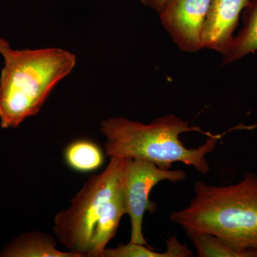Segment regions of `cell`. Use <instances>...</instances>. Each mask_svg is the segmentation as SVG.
<instances>
[{"instance_id": "cell-12", "label": "cell", "mask_w": 257, "mask_h": 257, "mask_svg": "<svg viewBox=\"0 0 257 257\" xmlns=\"http://www.w3.org/2000/svg\"><path fill=\"white\" fill-rule=\"evenodd\" d=\"M167 250L162 252L155 251L150 245L140 244L130 241L119 243L114 248H105L103 257H192L194 253L187 245L179 241L176 236H172L166 242Z\"/></svg>"}, {"instance_id": "cell-9", "label": "cell", "mask_w": 257, "mask_h": 257, "mask_svg": "<svg viewBox=\"0 0 257 257\" xmlns=\"http://www.w3.org/2000/svg\"><path fill=\"white\" fill-rule=\"evenodd\" d=\"M3 257H80L69 251L57 248V241L50 234L32 231L20 235L1 251Z\"/></svg>"}, {"instance_id": "cell-15", "label": "cell", "mask_w": 257, "mask_h": 257, "mask_svg": "<svg viewBox=\"0 0 257 257\" xmlns=\"http://www.w3.org/2000/svg\"><path fill=\"white\" fill-rule=\"evenodd\" d=\"M10 48L9 42L0 37V54L3 55L7 50Z\"/></svg>"}, {"instance_id": "cell-8", "label": "cell", "mask_w": 257, "mask_h": 257, "mask_svg": "<svg viewBox=\"0 0 257 257\" xmlns=\"http://www.w3.org/2000/svg\"><path fill=\"white\" fill-rule=\"evenodd\" d=\"M125 214L126 210L122 180L121 187L109 200L94 228L87 257H103L106 245L114 237L121 217Z\"/></svg>"}, {"instance_id": "cell-7", "label": "cell", "mask_w": 257, "mask_h": 257, "mask_svg": "<svg viewBox=\"0 0 257 257\" xmlns=\"http://www.w3.org/2000/svg\"><path fill=\"white\" fill-rule=\"evenodd\" d=\"M249 1L211 0L202 31L203 49L224 55L234 39L240 15Z\"/></svg>"}, {"instance_id": "cell-2", "label": "cell", "mask_w": 257, "mask_h": 257, "mask_svg": "<svg viewBox=\"0 0 257 257\" xmlns=\"http://www.w3.org/2000/svg\"><path fill=\"white\" fill-rule=\"evenodd\" d=\"M189 205L170 219L187 233H207L241 249L257 248V174L238 183L210 185L196 181Z\"/></svg>"}, {"instance_id": "cell-3", "label": "cell", "mask_w": 257, "mask_h": 257, "mask_svg": "<svg viewBox=\"0 0 257 257\" xmlns=\"http://www.w3.org/2000/svg\"><path fill=\"white\" fill-rule=\"evenodd\" d=\"M0 124L18 128L38 114L54 88L75 67L76 57L60 48L14 50L3 55Z\"/></svg>"}, {"instance_id": "cell-4", "label": "cell", "mask_w": 257, "mask_h": 257, "mask_svg": "<svg viewBox=\"0 0 257 257\" xmlns=\"http://www.w3.org/2000/svg\"><path fill=\"white\" fill-rule=\"evenodd\" d=\"M126 159L111 157L104 170L89 177L67 209L54 219V234L61 244L87 257L93 231L111 197L122 184Z\"/></svg>"}, {"instance_id": "cell-1", "label": "cell", "mask_w": 257, "mask_h": 257, "mask_svg": "<svg viewBox=\"0 0 257 257\" xmlns=\"http://www.w3.org/2000/svg\"><path fill=\"white\" fill-rule=\"evenodd\" d=\"M101 133L105 138V156L147 161L162 170L173 164L183 163L206 175L210 171L207 157L216 147L222 135L191 126L174 114L157 118L149 124L122 117L101 121Z\"/></svg>"}, {"instance_id": "cell-11", "label": "cell", "mask_w": 257, "mask_h": 257, "mask_svg": "<svg viewBox=\"0 0 257 257\" xmlns=\"http://www.w3.org/2000/svg\"><path fill=\"white\" fill-rule=\"evenodd\" d=\"M64 160L72 170L87 173L100 168L104 162V152L92 140H77L67 145Z\"/></svg>"}, {"instance_id": "cell-6", "label": "cell", "mask_w": 257, "mask_h": 257, "mask_svg": "<svg viewBox=\"0 0 257 257\" xmlns=\"http://www.w3.org/2000/svg\"><path fill=\"white\" fill-rule=\"evenodd\" d=\"M211 0H168L161 10L162 26L181 50L195 53L203 49V28Z\"/></svg>"}, {"instance_id": "cell-14", "label": "cell", "mask_w": 257, "mask_h": 257, "mask_svg": "<svg viewBox=\"0 0 257 257\" xmlns=\"http://www.w3.org/2000/svg\"><path fill=\"white\" fill-rule=\"evenodd\" d=\"M168 0H140L142 3L147 8H151L157 13H160L161 10L167 3Z\"/></svg>"}, {"instance_id": "cell-10", "label": "cell", "mask_w": 257, "mask_h": 257, "mask_svg": "<svg viewBox=\"0 0 257 257\" xmlns=\"http://www.w3.org/2000/svg\"><path fill=\"white\" fill-rule=\"evenodd\" d=\"M242 28L223 55V64L241 60L257 51V0H250L242 12Z\"/></svg>"}, {"instance_id": "cell-13", "label": "cell", "mask_w": 257, "mask_h": 257, "mask_svg": "<svg viewBox=\"0 0 257 257\" xmlns=\"http://www.w3.org/2000/svg\"><path fill=\"white\" fill-rule=\"evenodd\" d=\"M199 257H257V248L241 249L207 233H187Z\"/></svg>"}, {"instance_id": "cell-5", "label": "cell", "mask_w": 257, "mask_h": 257, "mask_svg": "<svg viewBox=\"0 0 257 257\" xmlns=\"http://www.w3.org/2000/svg\"><path fill=\"white\" fill-rule=\"evenodd\" d=\"M187 175L182 170H162L147 161L126 159L124 176V191L126 214L131 223L130 241L149 245L143 234L144 216L146 211H156L155 202L150 200L152 189L160 182H183Z\"/></svg>"}]
</instances>
